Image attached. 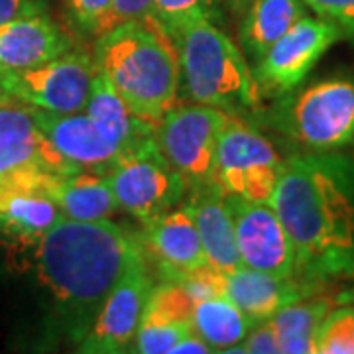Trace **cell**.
<instances>
[{"label":"cell","instance_id":"17","mask_svg":"<svg viewBox=\"0 0 354 354\" xmlns=\"http://www.w3.org/2000/svg\"><path fill=\"white\" fill-rule=\"evenodd\" d=\"M85 113L95 128L111 144L120 148L122 153H128L130 150L138 148L142 142L156 136V127L142 120L128 109V104L118 95L111 79L97 67Z\"/></svg>","mask_w":354,"mask_h":354},{"label":"cell","instance_id":"3","mask_svg":"<svg viewBox=\"0 0 354 354\" xmlns=\"http://www.w3.org/2000/svg\"><path fill=\"white\" fill-rule=\"evenodd\" d=\"M93 62L128 109L153 127L179 101L177 48L153 16L127 20L99 34Z\"/></svg>","mask_w":354,"mask_h":354},{"label":"cell","instance_id":"27","mask_svg":"<svg viewBox=\"0 0 354 354\" xmlns=\"http://www.w3.org/2000/svg\"><path fill=\"white\" fill-rule=\"evenodd\" d=\"M221 0H153L152 16L164 26L167 34H171L177 26L191 18H211L218 20Z\"/></svg>","mask_w":354,"mask_h":354},{"label":"cell","instance_id":"2","mask_svg":"<svg viewBox=\"0 0 354 354\" xmlns=\"http://www.w3.org/2000/svg\"><path fill=\"white\" fill-rule=\"evenodd\" d=\"M127 230L111 218L62 216L36 244V274L64 333L85 339L104 297L138 250Z\"/></svg>","mask_w":354,"mask_h":354},{"label":"cell","instance_id":"25","mask_svg":"<svg viewBox=\"0 0 354 354\" xmlns=\"http://www.w3.org/2000/svg\"><path fill=\"white\" fill-rule=\"evenodd\" d=\"M191 333H195V330L187 321L162 315L144 305L136 337H134V346L130 348V353L169 354L177 342L185 339Z\"/></svg>","mask_w":354,"mask_h":354},{"label":"cell","instance_id":"6","mask_svg":"<svg viewBox=\"0 0 354 354\" xmlns=\"http://www.w3.org/2000/svg\"><path fill=\"white\" fill-rule=\"evenodd\" d=\"M106 179L118 209L142 225L176 209L189 195L187 179L169 164L156 136L124 153Z\"/></svg>","mask_w":354,"mask_h":354},{"label":"cell","instance_id":"15","mask_svg":"<svg viewBox=\"0 0 354 354\" xmlns=\"http://www.w3.org/2000/svg\"><path fill=\"white\" fill-rule=\"evenodd\" d=\"M317 290L321 288L299 278H274L246 266L223 274V295H227L254 325L270 321L286 305L309 297Z\"/></svg>","mask_w":354,"mask_h":354},{"label":"cell","instance_id":"26","mask_svg":"<svg viewBox=\"0 0 354 354\" xmlns=\"http://www.w3.org/2000/svg\"><path fill=\"white\" fill-rule=\"evenodd\" d=\"M317 354H354V305H335L319 325Z\"/></svg>","mask_w":354,"mask_h":354},{"label":"cell","instance_id":"37","mask_svg":"<svg viewBox=\"0 0 354 354\" xmlns=\"http://www.w3.org/2000/svg\"><path fill=\"white\" fill-rule=\"evenodd\" d=\"M353 299H354V290L346 291V293H344V301H353Z\"/></svg>","mask_w":354,"mask_h":354},{"label":"cell","instance_id":"32","mask_svg":"<svg viewBox=\"0 0 354 354\" xmlns=\"http://www.w3.org/2000/svg\"><path fill=\"white\" fill-rule=\"evenodd\" d=\"M152 10L153 0H113V8H111V14L104 22L102 32L111 30L120 22H127V20L152 16Z\"/></svg>","mask_w":354,"mask_h":354},{"label":"cell","instance_id":"33","mask_svg":"<svg viewBox=\"0 0 354 354\" xmlns=\"http://www.w3.org/2000/svg\"><path fill=\"white\" fill-rule=\"evenodd\" d=\"M46 14V0H0V22L26 20Z\"/></svg>","mask_w":354,"mask_h":354},{"label":"cell","instance_id":"28","mask_svg":"<svg viewBox=\"0 0 354 354\" xmlns=\"http://www.w3.org/2000/svg\"><path fill=\"white\" fill-rule=\"evenodd\" d=\"M39 136H44V132L39 130L32 106L18 101L0 106V142Z\"/></svg>","mask_w":354,"mask_h":354},{"label":"cell","instance_id":"29","mask_svg":"<svg viewBox=\"0 0 354 354\" xmlns=\"http://www.w3.org/2000/svg\"><path fill=\"white\" fill-rule=\"evenodd\" d=\"M73 22L85 34L99 36L113 8V0H67Z\"/></svg>","mask_w":354,"mask_h":354},{"label":"cell","instance_id":"18","mask_svg":"<svg viewBox=\"0 0 354 354\" xmlns=\"http://www.w3.org/2000/svg\"><path fill=\"white\" fill-rule=\"evenodd\" d=\"M69 38L48 14L0 22V69H22L69 51Z\"/></svg>","mask_w":354,"mask_h":354},{"label":"cell","instance_id":"21","mask_svg":"<svg viewBox=\"0 0 354 354\" xmlns=\"http://www.w3.org/2000/svg\"><path fill=\"white\" fill-rule=\"evenodd\" d=\"M64 213L34 191H0V234L36 246Z\"/></svg>","mask_w":354,"mask_h":354},{"label":"cell","instance_id":"5","mask_svg":"<svg viewBox=\"0 0 354 354\" xmlns=\"http://www.w3.org/2000/svg\"><path fill=\"white\" fill-rule=\"evenodd\" d=\"M262 120L307 152L354 146V77L335 75L276 99Z\"/></svg>","mask_w":354,"mask_h":354},{"label":"cell","instance_id":"19","mask_svg":"<svg viewBox=\"0 0 354 354\" xmlns=\"http://www.w3.org/2000/svg\"><path fill=\"white\" fill-rule=\"evenodd\" d=\"M46 197L59 207L64 216L75 221H104L118 211L106 176L88 169L55 174L46 187Z\"/></svg>","mask_w":354,"mask_h":354},{"label":"cell","instance_id":"8","mask_svg":"<svg viewBox=\"0 0 354 354\" xmlns=\"http://www.w3.org/2000/svg\"><path fill=\"white\" fill-rule=\"evenodd\" d=\"M228 114L199 102L177 101L156 124V140L191 187L215 181L218 140Z\"/></svg>","mask_w":354,"mask_h":354},{"label":"cell","instance_id":"9","mask_svg":"<svg viewBox=\"0 0 354 354\" xmlns=\"http://www.w3.org/2000/svg\"><path fill=\"white\" fill-rule=\"evenodd\" d=\"M95 77V62L83 51H65L44 64L0 69V83L14 99L46 113H83Z\"/></svg>","mask_w":354,"mask_h":354},{"label":"cell","instance_id":"30","mask_svg":"<svg viewBox=\"0 0 354 354\" xmlns=\"http://www.w3.org/2000/svg\"><path fill=\"white\" fill-rule=\"evenodd\" d=\"M317 16L330 20L341 30L342 38L354 41V0H304Z\"/></svg>","mask_w":354,"mask_h":354},{"label":"cell","instance_id":"23","mask_svg":"<svg viewBox=\"0 0 354 354\" xmlns=\"http://www.w3.org/2000/svg\"><path fill=\"white\" fill-rule=\"evenodd\" d=\"M342 297L319 295L286 305L270 319L281 354H313L319 325Z\"/></svg>","mask_w":354,"mask_h":354},{"label":"cell","instance_id":"4","mask_svg":"<svg viewBox=\"0 0 354 354\" xmlns=\"http://www.w3.org/2000/svg\"><path fill=\"white\" fill-rule=\"evenodd\" d=\"M169 36L179 55L181 87L191 102L242 118L260 113L262 97L252 67L215 20L191 18Z\"/></svg>","mask_w":354,"mask_h":354},{"label":"cell","instance_id":"1","mask_svg":"<svg viewBox=\"0 0 354 354\" xmlns=\"http://www.w3.org/2000/svg\"><path fill=\"white\" fill-rule=\"evenodd\" d=\"M270 205L295 248L297 278L317 288L354 279V158L291 153Z\"/></svg>","mask_w":354,"mask_h":354},{"label":"cell","instance_id":"36","mask_svg":"<svg viewBox=\"0 0 354 354\" xmlns=\"http://www.w3.org/2000/svg\"><path fill=\"white\" fill-rule=\"evenodd\" d=\"M10 102H16V99H14L12 95L4 88V85L0 83V106H2V104H10Z\"/></svg>","mask_w":354,"mask_h":354},{"label":"cell","instance_id":"7","mask_svg":"<svg viewBox=\"0 0 354 354\" xmlns=\"http://www.w3.org/2000/svg\"><path fill=\"white\" fill-rule=\"evenodd\" d=\"M286 158L274 142L246 118L228 114L218 140L215 183L227 195L270 203Z\"/></svg>","mask_w":354,"mask_h":354},{"label":"cell","instance_id":"35","mask_svg":"<svg viewBox=\"0 0 354 354\" xmlns=\"http://www.w3.org/2000/svg\"><path fill=\"white\" fill-rule=\"evenodd\" d=\"M228 6H230V10L234 14H239V16H244V12L250 8V4H252L254 0H225Z\"/></svg>","mask_w":354,"mask_h":354},{"label":"cell","instance_id":"11","mask_svg":"<svg viewBox=\"0 0 354 354\" xmlns=\"http://www.w3.org/2000/svg\"><path fill=\"white\" fill-rule=\"evenodd\" d=\"M152 286L144 246H140L104 297L85 339L77 344V351L87 354L128 353Z\"/></svg>","mask_w":354,"mask_h":354},{"label":"cell","instance_id":"22","mask_svg":"<svg viewBox=\"0 0 354 354\" xmlns=\"http://www.w3.org/2000/svg\"><path fill=\"white\" fill-rule=\"evenodd\" d=\"M191 323L213 353H230L254 327L252 321L223 293L197 297Z\"/></svg>","mask_w":354,"mask_h":354},{"label":"cell","instance_id":"16","mask_svg":"<svg viewBox=\"0 0 354 354\" xmlns=\"http://www.w3.org/2000/svg\"><path fill=\"white\" fill-rule=\"evenodd\" d=\"M185 203L189 205L195 225L199 228L209 266L223 274L239 270L242 260L236 246L232 215L227 205V193L213 181L191 187Z\"/></svg>","mask_w":354,"mask_h":354},{"label":"cell","instance_id":"14","mask_svg":"<svg viewBox=\"0 0 354 354\" xmlns=\"http://www.w3.org/2000/svg\"><path fill=\"white\" fill-rule=\"evenodd\" d=\"M39 130L69 164L106 176L124 156L91 122L87 113H46L32 109Z\"/></svg>","mask_w":354,"mask_h":354},{"label":"cell","instance_id":"12","mask_svg":"<svg viewBox=\"0 0 354 354\" xmlns=\"http://www.w3.org/2000/svg\"><path fill=\"white\" fill-rule=\"evenodd\" d=\"M242 266L281 279L297 278L290 234L270 203L227 195Z\"/></svg>","mask_w":354,"mask_h":354},{"label":"cell","instance_id":"31","mask_svg":"<svg viewBox=\"0 0 354 354\" xmlns=\"http://www.w3.org/2000/svg\"><path fill=\"white\" fill-rule=\"evenodd\" d=\"M230 353H244V354H274L279 353L278 337L272 329L270 321H262L258 325H254L248 330V335L244 337V341L234 346Z\"/></svg>","mask_w":354,"mask_h":354},{"label":"cell","instance_id":"24","mask_svg":"<svg viewBox=\"0 0 354 354\" xmlns=\"http://www.w3.org/2000/svg\"><path fill=\"white\" fill-rule=\"evenodd\" d=\"M50 169L55 174H71L81 167L69 164L55 146L44 136L0 142V179L14 176L24 169Z\"/></svg>","mask_w":354,"mask_h":354},{"label":"cell","instance_id":"20","mask_svg":"<svg viewBox=\"0 0 354 354\" xmlns=\"http://www.w3.org/2000/svg\"><path fill=\"white\" fill-rule=\"evenodd\" d=\"M304 0H254L242 16L239 39L254 64L305 16Z\"/></svg>","mask_w":354,"mask_h":354},{"label":"cell","instance_id":"10","mask_svg":"<svg viewBox=\"0 0 354 354\" xmlns=\"http://www.w3.org/2000/svg\"><path fill=\"white\" fill-rule=\"evenodd\" d=\"M339 39L341 30L330 20L305 14L252 67L260 97L279 99L295 91Z\"/></svg>","mask_w":354,"mask_h":354},{"label":"cell","instance_id":"13","mask_svg":"<svg viewBox=\"0 0 354 354\" xmlns=\"http://www.w3.org/2000/svg\"><path fill=\"white\" fill-rule=\"evenodd\" d=\"M142 241L169 281L209 266L199 228L187 203L146 223Z\"/></svg>","mask_w":354,"mask_h":354},{"label":"cell","instance_id":"34","mask_svg":"<svg viewBox=\"0 0 354 354\" xmlns=\"http://www.w3.org/2000/svg\"><path fill=\"white\" fill-rule=\"evenodd\" d=\"M209 353H213V348H211L207 342L203 341L197 333H191V335H187L185 339H181V341L177 342L169 354H209Z\"/></svg>","mask_w":354,"mask_h":354}]
</instances>
